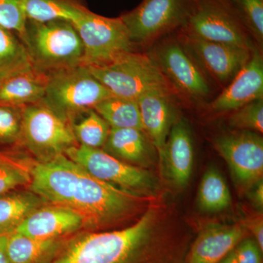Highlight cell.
<instances>
[{"mask_svg": "<svg viewBox=\"0 0 263 263\" xmlns=\"http://www.w3.org/2000/svg\"><path fill=\"white\" fill-rule=\"evenodd\" d=\"M21 144L43 162L65 155L78 143L70 122L41 101L23 108Z\"/></svg>", "mask_w": 263, "mask_h": 263, "instance_id": "obj_6", "label": "cell"}, {"mask_svg": "<svg viewBox=\"0 0 263 263\" xmlns=\"http://www.w3.org/2000/svg\"><path fill=\"white\" fill-rule=\"evenodd\" d=\"M171 95L148 93L138 99L143 131L146 133L164 163L166 143L174 119V108Z\"/></svg>", "mask_w": 263, "mask_h": 263, "instance_id": "obj_17", "label": "cell"}, {"mask_svg": "<svg viewBox=\"0 0 263 263\" xmlns=\"http://www.w3.org/2000/svg\"><path fill=\"white\" fill-rule=\"evenodd\" d=\"M252 200L254 205L262 210L263 206V182L262 179L259 180L254 184V188L252 193Z\"/></svg>", "mask_w": 263, "mask_h": 263, "instance_id": "obj_35", "label": "cell"}, {"mask_svg": "<svg viewBox=\"0 0 263 263\" xmlns=\"http://www.w3.org/2000/svg\"><path fill=\"white\" fill-rule=\"evenodd\" d=\"M7 235H0V263H11L6 252Z\"/></svg>", "mask_w": 263, "mask_h": 263, "instance_id": "obj_36", "label": "cell"}, {"mask_svg": "<svg viewBox=\"0 0 263 263\" xmlns=\"http://www.w3.org/2000/svg\"><path fill=\"white\" fill-rule=\"evenodd\" d=\"M26 0H0V25L22 37L27 23Z\"/></svg>", "mask_w": 263, "mask_h": 263, "instance_id": "obj_31", "label": "cell"}, {"mask_svg": "<svg viewBox=\"0 0 263 263\" xmlns=\"http://www.w3.org/2000/svg\"><path fill=\"white\" fill-rule=\"evenodd\" d=\"M60 245L59 240L39 239L16 232L7 235L6 252L11 263H42Z\"/></svg>", "mask_w": 263, "mask_h": 263, "instance_id": "obj_22", "label": "cell"}, {"mask_svg": "<svg viewBox=\"0 0 263 263\" xmlns=\"http://www.w3.org/2000/svg\"><path fill=\"white\" fill-rule=\"evenodd\" d=\"M32 66L27 48L18 34L0 25V79Z\"/></svg>", "mask_w": 263, "mask_h": 263, "instance_id": "obj_27", "label": "cell"}, {"mask_svg": "<svg viewBox=\"0 0 263 263\" xmlns=\"http://www.w3.org/2000/svg\"><path fill=\"white\" fill-rule=\"evenodd\" d=\"M86 0H26L27 20L37 22L53 20L75 22L86 9Z\"/></svg>", "mask_w": 263, "mask_h": 263, "instance_id": "obj_23", "label": "cell"}, {"mask_svg": "<svg viewBox=\"0 0 263 263\" xmlns=\"http://www.w3.org/2000/svg\"><path fill=\"white\" fill-rule=\"evenodd\" d=\"M149 206L124 229L79 237L51 263H186L187 238L161 227Z\"/></svg>", "mask_w": 263, "mask_h": 263, "instance_id": "obj_2", "label": "cell"}, {"mask_svg": "<svg viewBox=\"0 0 263 263\" xmlns=\"http://www.w3.org/2000/svg\"><path fill=\"white\" fill-rule=\"evenodd\" d=\"M84 46L83 65L109 63L124 53L133 51V43L120 16L108 18L89 8L72 22Z\"/></svg>", "mask_w": 263, "mask_h": 263, "instance_id": "obj_7", "label": "cell"}, {"mask_svg": "<svg viewBox=\"0 0 263 263\" xmlns=\"http://www.w3.org/2000/svg\"><path fill=\"white\" fill-rule=\"evenodd\" d=\"M186 39L190 50L209 72L221 82L234 77L248 62L254 50L211 42L188 33Z\"/></svg>", "mask_w": 263, "mask_h": 263, "instance_id": "obj_13", "label": "cell"}, {"mask_svg": "<svg viewBox=\"0 0 263 263\" xmlns=\"http://www.w3.org/2000/svg\"><path fill=\"white\" fill-rule=\"evenodd\" d=\"M48 75L29 66L0 79V105L25 107L43 101Z\"/></svg>", "mask_w": 263, "mask_h": 263, "instance_id": "obj_18", "label": "cell"}, {"mask_svg": "<svg viewBox=\"0 0 263 263\" xmlns=\"http://www.w3.org/2000/svg\"><path fill=\"white\" fill-rule=\"evenodd\" d=\"M152 145L143 129L110 128L103 150L124 162L144 164L149 160Z\"/></svg>", "mask_w": 263, "mask_h": 263, "instance_id": "obj_20", "label": "cell"}, {"mask_svg": "<svg viewBox=\"0 0 263 263\" xmlns=\"http://www.w3.org/2000/svg\"><path fill=\"white\" fill-rule=\"evenodd\" d=\"M94 110L106 121L110 128L143 129L138 101L112 96L100 102Z\"/></svg>", "mask_w": 263, "mask_h": 263, "instance_id": "obj_24", "label": "cell"}, {"mask_svg": "<svg viewBox=\"0 0 263 263\" xmlns=\"http://www.w3.org/2000/svg\"><path fill=\"white\" fill-rule=\"evenodd\" d=\"M30 174L11 162L0 157V195L30 183Z\"/></svg>", "mask_w": 263, "mask_h": 263, "instance_id": "obj_32", "label": "cell"}, {"mask_svg": "<svg viewBox=\"0 0 263 263\" xmlns=\"http://www.w3.org/2000/svg\"><path fill=\"white\" fill-rule=\"evenodd\" d=\"M231 194L222 175L212 167L202 176L199 186L197 203L202 212L216 213L228 209L231 204Z\"/></svg>", "mask_w": 263, "mask_h": 263, "instance_id": "obj_25", "label": "cell"}, {"mask_svg": "<svg viewBox=\"0 0 263 263\" xmlns=\"http://www.w3.org/2000/svg\"><path fill=\"white\" fill-rule=\"evenodd\" d=\"M78 145L88 148H103L110 133L106 121L90 109L70 122Z\"/></svg>", "mask_w": 263, "mask_h": 263, "instance_id": "obj_26", "label": "cell"}, {"mask_svg": "<svg viewBox=\"0 0 263 263\" xmlns=\"http://www.w3.org/2000/svg\"><path fill=\"white\" fill-rule=\"evenodd\" d=\"M239 224H211L203 228L191 243L186 263H218L245 238Z\"/></svg>", "mask_w": 263, "mask_h": 263, "instance_id": "obj_16", "label": "cell"}, {"mask_svg": "<svg viewBox=\"0 0 263 263\" xmlns=\"http://www.w3.org/2000/svg\"><path fill=\"white\" fill-rule=\"evenodd\" d=\"M238 263H262V251L252 238H243L234 249Z\"/></svg>", "mask_w": 263, "mask_h": 263, "instance_id": "obj_33", "label": "cell"}, {"mask_svg": "<svg viewBox=\"0 0 263 263\" xmlns=\"http://www.w3.org/2000/svg\"><path fill=\"white\" fill-rule=\"evenodd\" d=\"M195 0H143L130 11L120 15L132 42L143 43L183 27Z\"/></svg>", "mask_w": 263, "mask_h": 263, "instance_id": "obj_9", "label": "cell"}, {"mask_svg": "<svg viewBox=\"0 0 263 263\" xmlns=\"http://www.w3.org/2000/svg\"><path fill=\"white\" fill-rule=\"evenodd\" d=\"M155 60L167 79L185 94L202 99L210 93L201 71L179 43H164L156 52Z\"/></svg>", "mask_w": 263, "mask_h": 263, "instance_id": "obj_12", "label": "cell"}, {"mask_svg": "<svg viewBox=\"0 0 263 263\" xmlns=\"http://www.w3.org/2000/svg\"><path fill=\"white\" fill-rule=\"evenodd\" d=\"M214 145L242 186H252L262 179L263 140L259 133L235 132L219 137Z\"/></svg>", "mask_w": 263, "mask_h": 263, "instance_id": "obj_11", "label": "cell"}, {"mask_svg": "<svg viewBox=\"0 0 263 263\" xmlns=\"http://www.w3.org/2000/svg\"><path fill=\"white\" fill-rule=\"evenodd\" d=\"M247 32L263 40V0H228Z\"/></svg>", "mask_w": 263, "mask_h": 263, "instance_id": "obj_28", "label": "cell"}, {"mask_svg": "<svg viewBox=\"0 0 263 263\" xmlns=\"http://www.w3.org/2000/svg\"><path fill=\"white\" fill-rule=\"evenodd\" d=\"M230 125L243 130L263 133V99L241 107L230 118Z\"/></svg>", "mask_w": 263, "mask_h": 263, "instance_id": "obj_30", "label": "cell"}, {"mask_svg": "<svg viewBox=\"0 0 263 263\" xmlns=\"http://www.w3.org/2000/svg\"><path fill=\"white\" fill-rule=\"evenodd\" d=\"M249 229L254 236V240L257 242L259 248L263 252V222L262 218L254 219L249 226Z\"/></svg>", "mask_w": 263, "mask_h": 263, "instance_id": "obj_34", "label": "cell"}, {"mask_svg": "<svg viewBox=\"0 0 263 263\" xmlns=\"http://www.w3.org/2000/svg\"><path fill=\"white\" fill-rule=\"evenodd\" d=\"M20 38L33 67L47 75L83 65L84 46L75 27L68 21L27 20Z\"/></svg>", "mask_w": 263, "mask_h": 263, "instance_id": "obj_3", "label": "cell"}, {"mask_svg": "<svg viewBox=\"0 0 263 263\" xmlns=\"http://www.w3.org/2000/svg\"><path fill=\"white\" fill-rule=\"evenodd\" d=\"M24 107L0 105V146L21 143Z\"/></svg>", "mask_w": 263, "mask_h": 263, "instance_id": "obj_29", "label": "cell"}, {"mask_svg": "<svg viewBox=\"0 0 263 263\" xmlns=\"http://www.w3.org/2000/svg\"><path fill=\"white\" fill-rule=\"evenodd\" d=\"M233 78L229 86L213 102L214 110H236L263 99V60L259 52L253 50L248 62Z\"/></svg>", "mask_w": 263, "mask_h": 263, "instance_id": "obj_15", "label": "cell"}, {"mask_svg": "<svg viewBox=\"0 0 263 263\" xmlns=\"http://www.w3.org/2000/svg\"><path fill=\"white\" fill-rule=\"evenodd\" d=\"M114 96L88 67L76 66L48 75L43 101L69 122Z\"/></svg>", "mask_w": 263, "mask_h": 263, "instance_id": "obj_5", "label": "cell"}, {"mask_svg": "<svg viewBox=\"0 0 263 263\" xmlns=\"http://www.w3.org/2000/svg\"><path fill=\"white\" fill-rule=\"evenodd\" d=\"M46 203L32 191L15 190L0 195V235L13 233L29 214Z\"/></svg>", "mask_w": 263, "mask_h": 263, "instance_id": "obj_21", "label": "cell"}, {"mask_svg": "<svg viewBox=\"0 0 263 263\" xmlns=\"http://www.w3.org/2000/svg\"><path fill=\"white\" fill-rule=\"evenodd\" d=\"M218 263H238L236 257H235L234 249L232 250L229 254H227L226 257Z\"/></svg>", "mask_w": 263, "mask_h": 263, "instance_id": "obj_37", "label": "cell"}, {"mask_svg": "<svg viewBox=\"0 0 263 263\" xmlns=\"http://www.w3.org/2000/svg\"><path fill=\"white\" fill-rule=\"evenodd\" d=\"M29 174L31 191L46 202L80 213L89 224L120 220L149 202V197L96 179L65 155L38 162Z\"/></svg>", "mask_w": 263, "mask_h": 263, "instance_id": "obj_1", "label": "cell"}, {"mask_svg": "<svg viewBox=\"0 0 263 263\" xmlns=\"http://www.w3.org/2000/svg\"><path fill=\"white\" fill-rule=\"evenodd\" d=\"M164 162L176 184L182 186L189 182L193 172L194 147L190 127L183 120L171 127L166 143Z\"/></svg>", "mask_w": 263, "mask_h": 263, "instance_id": "obj_19", "label": "cell"}, {"mask_svg": "<svg viewBox=\"0 0 263 263\" xmlns=\"http://www.w3.org/2000/svg\"><path fill=\"white\" fill-rule=\"evenodd\" d=\"M183 27L188 34L205 41L253 50L247 29L228 0H195Z\"/></svg>", "mask_w": 263, "mask_h": 263, "instance_id": "obj_10", "label": "cell"}, {"mask_svg": "<svg viewBox=\"0 0 263 263\" xmlns=\"http://www.w3.org/2000/svg\"><path fill=\"white\" fill-rule=\"evenodd\" d=\"M86 224L84 216L70 208L43 205L29 214L14 232L39 239L59 240Z\"/></svg>", "mask_w": 263, "mask_h": 263, "instance_id": "obj_14", "label": "cell"}, {"mask_svg": "<svg viewBox=\"0 0 263 263\" xmlns=\"http://www.w3.org/2000/svg\"><path fill=\"white\" fill-rule=\"evenodd\" d=\"M65 155L95 178L142 196H155L158 182L149 172L119 160L101 148L77 145Z\"/></svg>", "mask_w": 263, "mask_h": 263, "instance_id": "obj_8", "label": "cell"}, {"mask_svg": "<svg viewBox=\"0 0 263 263\" xmlns=\"http://www.w3.org/2000/svg\"><path fill=\"white\" fill-rule=\"evenodd\" d=\"M87 67L114 96L138 100L148 93H173L155 59L143 53L127 52L109 63Z\"/></svg>", "mask_w": 263, "mask_h": 263, "instance_id": "obj_4", "label": "cell"}]
</instances>
